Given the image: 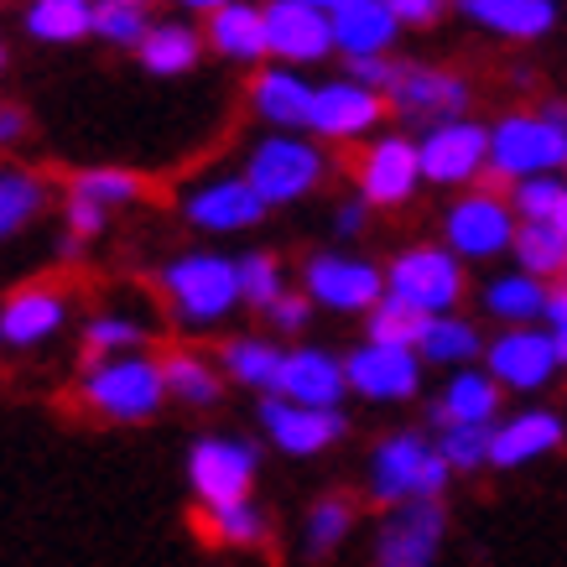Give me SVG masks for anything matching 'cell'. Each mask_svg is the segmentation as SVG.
I'll return each mask as SVG.
<instances>
[{
  "instance_id": "ba28073f",
  "label": "cell",
  "mask_w": 567,
  "mask_h": 567,
  "mask_svg": "<svg viewBox=\"0 0 567 567\" xmlns=\"http://www.w3.org/2000/svg\"><path fill=\"white\" fill-rule=\"evenodd\" d=\"M447 250L458 260H489L499 250H516V208L505 204L495 188L464 193L458 204L447 208Z\"/></svg>"
},
{
  "instance_id": "f546056e",
  "label": "cell",
  "mask_w": 567,
  "mask_h": 567,
  "mask_svg": "<svg viewBox=\"0 0 567 567\" xmlns=\"http://www.w3.org/2000/svg\"><path fill=\"white\" fill-rule=\"evenodd\" d=\"M162 380H167V395L183 401V406H214L224 391L219 370L208 360H198L193 349H167L162 354Z\"/></svg>"
},
{
  "instance_id": "9f6ffc18",
  "label": "cell",
  "mask_w": 567,
  "mask_h": 567,
  "mask_svg": "<svg viewBox=\"0 0 567 567\" xmlns=\"http://www.w3.org/2000/svg\"><path fill=\"white\" fill-rule=\"evenodd\" d=\"M0 339H6V333H0Z\"/></svg>"
},
{
  "instance_id": "7a4b0ae2",
  "label": "cell",
  "mask_w": 567,
  "mask_h": 567,
  "mask_svg": "<svg viewBox=\"0 0 567 567\" xmlns=\"http://www.w3.org/2000/svg\"><path fill=\"white\" fill-rule=\"evenodd\" d=\"M447 474L453 468L437 453V443H427L422 432H395L370 458V495L395 511L401 505H443Z\"/></svg>"
},
{
  "instance_id": "7402d4cb",
  "label": "cell",
  "mask_w": 567,
  "mask_h": 567,
  "mask_svg": "<svg viewBox=\"0 0 567 567\" xmlns=\"http://www.w3.org/2000/svg\"><path fill=\"white\" fill-rule=\"evenodd\" d=\"M63 318H69V297H63V287L32 281V287H17V292L6 297V308H0V333H6V344L37 349L63 328Z\"/></svg>"
},
{
  "instance_id": "e575fe53",
  "label": "cell",
  "mask_w": 567,
  "mask_h": 567,
  "mask_svg": "<svg viewBox=\"0 0 567 567\" xmlns=\"http://www.w3.org/2000/svg\"><path fill=\"white\" fill-rule=\"evenodd\" d=\"M121 354H146V328H141L136 318L104 312V318H94V323L84 328V364L94 370V364L121 360Z\"/></svg>"
},
{
  "instance_id": "7bdbcfd3",
  "label": "cell",
  "mask_w": 567,
  "mask_h": 567,
  "mask_svg": "<svg viewBox=\"0 0 567 567\" xmlns=\"http://www.w3.org/2000/svg\"><path fill=\"white\" fill-rule=\"evenodd\" d=\"M563 198H567V183H557V177H532V183H516L511 208H516L520 224H557Z\"/></svg>"
},
{
  "instance_id": "816d5d0a",
  "label": "cell",
  "mask_w": 567,
  "mask_h": 567,
  "mask_svg": "<svg viewBox=\"0 0 567 567\" xmlns=\"http://www.w3.org/2000/svg\"><path fill=\"white\" fill-rule=\"evenodd\" d=\"M360 219H364V198H354V204L339 208V229H344V235H354V229H360Z\"/></svg>"
},
{
  "instance_id": "7c38bea8",
  "label": "cell",
  "mask_w": 567,
  "mask_h": 567,
  "mask_svg": "<svg viewBox=\"0 0 567 567\" xmlns=\"http://www.w3.org/2000/svg\"><path fill=\"white\" fill-rule=\"evenodd\" d=\"M354 183H360V198L375 208H395L406 204L422 183V152L416 141L406 136H380L364 146L360 167H354Z\"/></svg>"
},
{
  "instance_id": "7dc6e473",
  "label": "cell",
  "mask_w": 567,
  "mask_h": 567,
  "mask_svg": "<svg viewBox=\"0 0 567 567\" xmlns=\"http://www.w3.org/2000/svg\"><path fill=\"white\" fill-rule=\"evenodd\" d=\"M104 214H110V208H100L94 198H84V193L69 188V235L73 240H94V235L104 229Z\"/></svg>"
},
{
  "instance_id": "5bb4252c",
  "label": "cell",
  "mask_w": 567,
  "mask_h": 567,
  "mask_svg": "<svg viewBox=\"0 0 567 567\" xmlns=\"http://www.w3.org/2000/svg\"><path fill=\"white\" fill-rule=\"evenodd\" d=\"M328 27H333V52H344L349 63L385 58L401 32L391 0H328Z\"/></svg>"
},
{
  "instance_id": "ffe728a7",
  "label": "cell",
  "mask_w": 567,
  "mask_h": 567,
  "mask_svg": "<svg viewBox=\"0 0 567 567\" xmlns=\"http://www.w3.org/2000/svg\"><path fill=\"white\" fill-rule=\"evenodd\" d=\"M183 214L208 235H235V229H250V224L266 219V198L245 177H214L198 193H188Z\"/></svg>"
},
{
  "instance_id": "ac0fdd59",
  "label": "cell",
  "mask_w": 567,
  "mask_h": 567,
  "mask_svg": "<svg viewBox=\"0 0 567 567\" xmlns=\"http://www.w3.org/2000/svg\"><path fill=\"white\" fill-rule=\"evenodd\" d=\"M484 354H489V380H495V385H511V391H542L551 380V370H557L551 333H536V328L499 333Z\"/></svg>"
},
{
  "instance_id": "83f0119b",
  "label": "cell",
  "mask_w": 567,
  "mask_h": 567,
  "mask_svg": "<svg viewBox=\"0 0 567 567\" xmlns=\"http://www.w3.org/2000/svg\"><path fill=\"white\" fill-rule=\"evenodd\" d=\"M141 69L156 73V79H173V73H188L198 63V32L188 21H156L152 37L136 48Z\"/></svg>"
},
{
  "instance_id": "484cf974",
  "label": "cell",
  "mask_w": 567,
  "mask_h": 567,
  "mask_svg": "<svg viewBox=\"0 0 567 567\" xmlns=\"http://www.w3.org/2000/svg\"><path fill=\"white\" fill-rule=\"evenodd\" d=\"M563 443V416L557 412H520L511 422H499L495 427V447H489V464L495 468H520L551 453V447Z\"/></svg>"
},
{
  "instance_id": "f35d334b",
  "label": "cell",
  "mask_w": 567,
  "mask_h": 567,
  "mask_svg": "<svg viewBox=\"0 0 567 567\" xmlns=\"http://www.w3.org/2000/svg\"><path fill=\"white\" fill-rule=\"evenodd\" d=\"M349 532H354V499L349 495H323L308 511V557H328Z\"/></svg>"
},
{
  "instance_id": "e0dca14e",
  "label": "cell",
  "mask_w": 567,
  "mask_h": 567,
  "mask_svg": "<svg viewBox=\"0 0 567 567\" xmlns=\"http://www.w3.org/2000/svg\"><path fill=\"white\" fill-rule=\"evenodd\" d=\"M380 115H385V100H380V94H370V89L354 84V79H333V84H323L312 94L308 131L323 141H354V136H364V131H375Z\"/></svg>"
},
{
  "instance_id": "db71d44e",
  "label": "cell",
  "mask_w": 567,
  "mask_h": 567,
  "mask_svg": "<svg viewBox=\"0 0 567 567\" xmlns=\"http://www.w3.org/2000/svg\"><path fill=\"white\" fill-rule=\"evenodd\" d=\"M557 229H563V240H567V198H563V214H557Z\"/></svg>"
},
{
  "instance_id": "277c9868",
  "label": "cell",
  "mask_w": 567,
  "mask_h": 567,
  "mask_svg": "<svg viewBox=\"0 0 567 567\" xmlns=\"http://www.w3.org/2000/svg\"><path fill=\"white\" fill-rule=\"evenodd\" d=\"M162 292L173 302V312L193 328L219 323L224 312H235L240 302V260L224 256H177L162 271Z\"/></svg>"
},
{
  "instance_id": "8992f818",
  "label": "cell",
  "mask_w": 567,
  "mask_h": 567,
  "mask_svg": "<svg viewBox=\"0 0 567 567\" xmlns=\"http://www.w3.org/2000/svg\"><path fill=\"white\" fill-rule=\"evenodd\" d=\"M328 162L323 152L302 136H271L260 141L250 162H245V183L266 198V208L276 204H297V198H308L318 183H323Z\"/></svg>"
},
{
  "instance_id": "60d3db41",
  "label": "cell",
  "mask_w": 567,
  "mask_h": 567,
  "mask_svg": "<svg viewBox=\"0 0 567 567\" xmlns=\"http://www.w3.org/2000/svg\"><path fill=\"white\" fill-rule=\"evenodd\" d=\"M281 297H287V287H281V260L266 256V250L240 256V302H250V308H260V312H271Z\"/></svg>"
},
{
  "instance_id": "52a82bcc",
  "label": "cell",
  "mask_w": 567,
  "mask_h": 567,
  "mask_svg": "<svg viewBox=\"0 0 567 567\" xmlns=\"http://www.w3.org/2000/svg\"><path fill=\"white\" fill-rule=\"evenodd\" d=\"M260 453L240 437H198L188 447V484L204 499V511H224V505H245L250 484H256Z\"/></svg>"
},
{
  "instance_id": "b9f144b4",
  "label": "cell",
  "mask_w": 567,
  "mask_h": 567,
  "mask_svg": "<svg viewBox=\"0 0 567 567\" xmlns=\"http://www.w3.org/2000/svg\"><path fill=\"white\" fill-rule=\"evenodd\" d=\"M489 447H495V427H447L437 432V453L447 458L453 474H474L489 464Z\"/></svg>"
},
{
  "instance_id": "ab89813d",
  "label": "cell",
  "mask_w": 567,
  "mask_h": 567,
  "mask_svg": "<svg viewBox=\"0 0 567 567\" xmlns=\"http://www.w3.org/2000/svg\"><path fill=\"white\" fill-rule=\"evenodd\" d=\"M198 520H204V536L219 542V547H256L260 536H266V516H260L250 499L245 505H224V511H204Z\"/></svg>"
},
{
  "instance_id": "8d00e7d4",
  "label": "cell",
  "mask_w": 567,
  "mask_h": 567,
  "mask_svg": "<svg viewBox=\"0 0 567 567\" xmlns=\"http://www.w3.org/2000/svg\"><path fill=\"white\" fill-rule=\"evenodd\" d=\"M480 328L468 323V318H432L427 323V339H422V360H432V364H468L474 354H480Z\"/></svg>"
},
{
  "instance_id": "8fae6325",
  "label": "cell",
  "mask_w": 567,
  "mask_h": 567,
  "mask_svg": "<svg viewBox=\"0 0 567 567\" xmlns=\"http://www.w3.org/2000/svg\"><path fill=\"white\" fill-rule=\"evenodd\" d=\"M266 37H271V58H281V69H308V63L333 52L328 6H318V0H271L266 6Z\"/></svg>"
},
{
  "instance_id": "9c48e42d",
  "label": "cell",
  "mask_w": 567,
  "mask_h": 567,
  "mask_svg": "<svg viewBox=\"0 0 567 567\" xmlns=\"http://www.w3.org/2000/svg\"><path fill=\"white\" fill-rule=\"evenodd\" d=\"M308 297L318 308H333V312H370L385 302V271L370 266V260H354V256H323L308 260Z\"/></svg>"
},
{
  "instance_id": "603a6c76",
  "label": "cell",
  "mask_w": 567,
  "mask_h": 567,
  "mask_svg": "<svg viewBox=\"0 0 567 567\" xmlns=\"http://www.w3.org/2000/svg\"><path fill=\"white\" fill-rule=\"evenodd\" d=\"M312 94L318 84H308L297 69H260L256 84H250V104H256V115L271 125L276 136H297V131H308L312 125Z\"/></svg>"
},
{
  "instance_id": "d6986e66",
  "label": "cell",
  "mask_w": 567,
  "mask_h": 567,
  "mask_svg": "<svg viewBox=\"0 0 567 567\" xmlns=\"http://www.w3.org/2000/svg\"><path fill=\"white\" fill-rule=\"evenodd\" d=\"M276 395H281V401H297V406L339 412V401L349 395L344 360H333L328 349H287V364H281V385H276Z\"/></svg>"
},
{
  "instance_id": "5b68a950",
  "label": "cell",
  "mask_w": 567,
  "mask_h": 567,
  "mask_svg": "<svg viewBox=\"0 0 567 567\" xmlns=\"http://www.w3.org/2000/svg\"><path fill=\"white\" fill-rule=\"evenodd\" d=\"M385 292L401 297L406 308L427 312V318H453L458 297H464V266L447 245H412L391 260Z\"/></svg>"
},
{
  "instance_id": "3957f363",
  "label": "cell",
  "mask_w": 567,
  "mask_h": 567,
  "mask_svg": "<svg viewBox=\"0 0 567 567\" xmlns=\"http://www.w3.org/2000/svg\"><path fill=\"white\" fill-rule=\"evenodd\" d=\"M84 406L104 422H146L162 412L167 401V380H162V354H121V360H104L94 370H84Z\"/></svg>"
},
{
  "instance_id": "f6af8a7d",
  "label": "cell",
  "mask_w": 567,
  "mask_h": 567,
  "mask_svg": "<svg viewBox=\"0 0 567 567\" xmlns=\"http://www.w3.org/2000/svg\"><path fill=\"white\" fill-rule=\"evenodd\" d=\"M312 308H318V302H312L308 292H287L266 318H271L276 333H302V328L312 323Z\"/></svg>"
},
{
  "instance_id": "30bf717a",
  "label": "cell",
  "mask_w": 567,
  "mask_h": 567,
  "mask_svg": "<svg viewBox=\"0 0 567 567\" xmlns=\"http://www.w3.org/2000/svg\"><path fill=\"white\" fill-rule=\"evenodd\" d=\"M422 152V183H474L489 167V131L474 121H443L416 141Z\"/></svg>"
},
{
  "instance_id": "4fadbf2b",
  "label": "cell",
  "mask_w": 567,
  "mask_h": 567,
  "mask_svg": "<svg viewBox=\"0 0 567 567\" xmlns=\"http://www.w3.org/2000/svg\"><path fill=\"white\" fill-rule=\"evenodd\" d=\"M260 427L271 432V443L292 458H312L333 447L349 432L344 412H318V406H297V401H281V395H266L260 401Z\"/></svg>"
},
{
  "instance_id": "d6a6232c",
  "label": "cell",
  "mask_w": 567,
  "mask_h": 567,
  "mask_svg": "<svg viewBox=\"0 0 567 567\" xmlns=\"http://www.w3.org/2000/svg\"><path fill=\"white\" fill-rule=\"evenodd\" d=\"M21 21L37 42H79L94 32V6L89 0H32Z\"/></svg>"
},
{
  "instance_id": "681fc988",
  "label": "cell",
  "mask_w": 567,
  "mask_h": 567,
  "mask_svg": "<svg viewBox=\"0 0 567 567\" xmlns=\"http://www.w3.org/2000/svg\"><path fill=\"white\" fill-rule=\"evenodd\" d=\"M27 110H17V104H0V146H11V141L27 136Z\"/></svg>"
},
{
  "instance_id": "11a10c76",
  "label": "cell",
  "mask_w": 567,
  "mask_h": 567,
  "mask_svg": "<svg viewBox=\"0 0 567 567\" xmlns=\"http://www.w3.org/2000/svg\"><path fill=\"white\" fill-rule=\"evenodd\" d=\"M0 69H6V48H0Z\"/></svg>"
},
{
  "instance_id": "d4e9b609",
  "label": "cell",
  "mask_w": 567,
  "mask_h": 567,
  "mask_svg": "<svg viewBox=\"0 0 567 567\" xmlns=\"http://www.w3.org/2000/svg\"><path fill=\"white\" fill-rule=\"evenodd\" d=\"M208 48L229 58V63H260L271 58V37H266V6H214L208 11Z\"/></svg>"
},
{
  "instance_id": "c3c4849f",
  "label": "cell",
  "mask_w": 567,
  "mask_h": 567,
  "mask_svg": "<svg viewBox=\"0 0 567 567\" xmlns=\"http://www.w3.org/2000/svg\"><path fill=\"white\" fill-rule=\"evenodd\" d=\"M391 11L401 27H432V21L443 17V6L437 0H391Z\"/></svg>"
},
{
  "instance_id": "f5cc1de1",
  "label": "cell",
  "mask_w": 567,
  "mask_h": 567,
  "mask_svg": "<svg viewBox=\"0 0 567 567\" xmlns=\"http://www.w3.org/2000/svg\"><path fill=\"white\" fill-rule=\"evenodd\" d=\"M551 349H557V364H567V328L563 333H551Z\"/></svg>"
},
{
  "instance_id": "836d02e7",
  "label": "cell",
  "mask_w": 567,
  "mask_h": 567,
  "mask_svg": "<svg viewBox=\"0 0 567 567\" xmlns=\"http://www.w3.org/2000/svg\"><path fill=\"white\" fill-rule=\"evenodd\" d=\"M48 208V183L21 167H0V240H11L17 229L37 219Z\"/></svg>"
},
{
  "instance_id": "ee69618b",
  "label": "cell",
  "mask_w": 567,
  "mask_h": 567,
  "mask_svg": "<svg viewBox=\"0 0 567 567\" xmlns=\"http://www.w3.org/2000/svg\"><path fill=\"white\" fill-rule=\"evenodd\" d=\"M73 193L94 198L100 208H121V204H136V198H141V177L136 173H121V167H94V173L73 177Z\"/></svg>"
},
{
  "instance_id": "4316f807",
  "label": "cell",
  "mask_w": 567,
  "mask_h": 567,
  "mask_svg": "<svg viewBox=\"0 0 567 567\" xmlns=\"http://www.w3.org/2000/svg\"><path fill=\"white\" fill-rule=\"evenodd\" d=\"M464 17L489 27V32H499V37L532 42V37L551 32L557 6H551V0H464Z\"/></svg>"
},
{
  "instance_id": "6da1fadb",
  "label": "cell",
  "mask_w": 567,
  "mask_h": 567,
  "mask_svg": "<svg viewBox=\"0 0 567 567\" xmlns=\"http://www.w3.org/2000/svg\"><path fill=\"white\" fill-rule=\"evenodd\" d=\"M567 167V104H547L542 115H505L489 131V173L505 183H532Z\"/></svg>"
},
{
  "instance_id": "cb8c5ba5",
  "label": "cell",
  "mask_w": 567,
  "mask_h": 567,
  "mask_svg": "<svg viewBox=\"0 0 567 567\" xmlns=\"http://www.w3.org/2000/svg\"><path fill=\"white\" fill-rule=\"evenodd\" d=\"M499 412V385L489 380V370H458L447 380V391L432 401V427H495Z\"/></svg>"
},
{
  "instance_id": "f1b7e54d",
  "label": "cell",
  "mask_w": 567,
  "mask_h": 567,
  "mask_svg": "<svg viewBox=\"0 0 567 567\" xmlns=\"http://www.w3.org/2000/svg\"><path fill=\"white\" fill-rule=\"evenodd\" d=\"M281 364H287V349H276L271 339H229V344H224V375L250 385V391L276 395Z\"/></svg>"
},
{
  "instance_id": "1f68e13d",
  "label": "cell",
  "mask_w": 567,
  "mask_h": 567,
  "mask_svg": "<svg viewBox=\"0 0 567 567\" xmlns=\"http://www.w3.org/2000/svg\"><path fill=\"white\" fill-rule=\"evenodd\" d=\"M427 312L406 308L401 297L385 292V302H380L370 318H364V344H380V349H422V339H427Z\"/></svg>"
},
{
  "instance_id": "74e56055",
  "label": "cell",
  "mask_w": 567,
  "mask_h": 567,
  "mask_svg": "<svg viewBox=\"0 0 567 567\" xmlns=\"http://www.w3.org/2000/svg\"><path fill=\"white\" fill-rule=\"evenodd\" d=\"M152 27H156L152 11L136 6V0H104V6H94V37L115 42V48H141L152 37Z\"/></svg>"
},
{
  "instance_id": "d590c367",
  "label": "cell",
  "mask_w": 567,
  "mask_h": 567,
  "mask_svg": "<svg viewBox=\"0 0 567 567\" xmlns=\"http://www.w3.org/2000/svg\"><path fill=\"white\" fill-rule=\"evenodd\" d=\"M516 260L526 276H557L567 271V240L557 224H520L516 229Z\"/></svg>"
},
{
  "instance_id": "bcb514c9",
  "label": "cell",
  "mask_w": 567,
  "mask_h": 567,
  "mask_svg": "<svg viewBox=\"0 0 567 567\" xmlns=\"http://www.w3.org/2000/svg\"><path fill=\"white\" fill-rule=\"evenodd\" d=\"M349 79L354 84H364L370 94H380V100H391L395 79H401V63H391V58H370V63H349Z\"/></svg>"
},
{
  "instance_id": "f907efd6",
  "label": "cell",
  "mask_w": 567,
  "mask_h": 567,
  "mask_svg": "<svg viewBox=\"0 0 567 567\" xmlns=\"http://www.w3.org/2000/svg\"><path fill=\"white\" fill-rule=\"evenodd\" d=\"M542 318L551 323V333H563V328H567V287H551V292H547V312H542Z\"/></svg>"
},
{
  "instance_id": "9a60e30c",
  "label": "cell",
  "mask_w": 567,
  "mask_h": 567,
  "mask_svg": "<svg viewBox=\"0 0 567 567\" xmlns=\"http://www.w3.org/2000/svg\"><path fill=\"white\" fill-rule=\"evenodd\" d=\"M447 516L443 505H401L375 542V567H432L437 547H443Z\"/></svg>"
},
{
  "instance_id": "2e32d148",
  "label": "cell",
  "mask_w": 567,
  "mask_h": 567,
  "mask_svg": "<svg viewBox=\"0 0 567 567\" xmlns=\"http://www.w3.org/2000/svg\"><path fill=\"white\" fill-rule=\"evenodd\" d=\"M344 375H349V391L364 395V401H406L422 385V354L360 344L344 360Z\"/></svg>"
},
{
  "instance_id": "44dd1931",
  "label": "cell",
  "mask_w": 567,
  "mask_h": 567,
  "mask_svg": "<svg viewBox=\"0 0 567 567\" xmlns=\"http://www.w3.org/2000/svg\"><path fill=\"white\" fill-rule=\"evenodd\" d=\"M401 115H416V121H458V110L468 104V84L458 79V73L447 69H416V63H401V79H395L391 100Z\"/></svg>"
},
{
  "instance_id": "4dcf8cb0",
  "label": "cell",
  "mask_w": 567,
  "mask_h": 567,
  "mask_svg": "<svg viewBox=\"0 0 567 567\" xmlns=\"http://www.w3.org/2000/svg\"><path fill=\"white\" fill-rule=\"evenodd\" d=\"M484 308L505 318L511 328H532V318L547 312V287L526 271H511V276H495L489 287H484Z\"/></svg>"
}]
</instances>
